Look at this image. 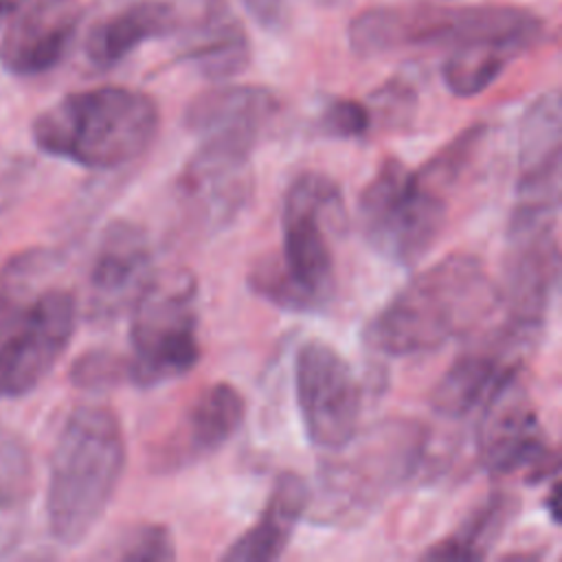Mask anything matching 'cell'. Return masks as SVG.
Returning a JSON list of instances; mask_svg holds the SVG:
<instances>
[{
	"instance_id": "obj_1",
	"label": "cell",
	"mask_w": 562,
	"mask_h": 562,
	"mask_svg": "<svg viewBox=\"0 0 562 562\" xmlns=\"http://www.w3.org/2000/svg\"><path fill=\"white\" fill-rule=\"evenodd\" d=\"M345 228V204L338 184L321 171L299 173L281 209V250L259 257L250 290L285 312H323L336 294L331 233Z\"/></svg>"
},
{
	"instance_id": "obj_2",
	"label": "cell",
	"mask_w": 562,
	"mask_h": 562,
	"mask_svg": "<svg viewBox=\"0 0 562 562\" xmlns=\"http://www.w3.org/2000/svg\"><path fill=\"white\" fill-rule=\"evenodd\" d=\"M498 305L483 261L450 252L415 274L364 327V342L389 358L428 353L468 334Z\"/></svg>"
},
{
	"instance_id": "obj_3",
	"label": "cell",
	"mask_w": 562,
	"mask_h": 562,
	"mask_svg": "<svg viewBox=\"0 0 562 562\" xmlns=\"http://www.w3.org/2000/svg\"><path fill=\"white\" fill-rule=\"evenodd\" d=\"M125 459V435L112 408L81 404L70 411L50 452L46 492L48 529L59 544H79L103 518Z\"/></svg>"
},
{
	"instance_id": "obj_4",
	"label": "cell",
	"mask_w": 562,
	"mask_h": 562,
	"mask_svg": "<svg viewBox=\"0 0 562 562\" xmlns=\"http://www.w3.org/2000/svg\"><path fill=\"white\" fill-rule=\"evenodd\" d=\"M160 125L156 101L134 88L101 86L70 92L31 123L33 143L88 169H114L143 156Z\"/></svg>"
},
{
	"instance_id": "obj_5",
	"label": "cell",
	"mask_w": 562,
	"mask_h": 562,
	"mask_svg": "<svg viewBox=\"0 0 562 562\" xmlns=\"http://www.w3.org/2000/svg\"><path fill=\"white\" fill-rule=\"evenodd\" d=\"M426 446V430L417 422L395 419L358 435L316 474L312 520L329 527L362 522L384 498L417 470Z\"/></svg>"
},
{
	"instance_id": "obj_6",
	"label": "cell",
	"mask_w": 562,
	"mask_h": 562,
	"mask_svg": "<svg viewBox=\"0 0 562 562\" xmlns=\"http://www.w3.org/2000/svg\"><path fill=\"white\" fill-rule=\"evenodd\" d=\"M448 217L446 191L386 158L358 198V222L369 246L384 259L411 266L437 241Z\"/></svg>"
},
{
	"instance_id": "obj_7",
	"label": "cell",
	"mask_w": 562,
	"mask_h": 562,
	"mask_svg": "<svg viewBox=\"0 0 562 562\" xmlns=\"http://www.w3.org/2000/svg\"><path fill=\"white\" fill-rule=\"evenodd\" d=\"M198 325L195 277L156 274L132 307L130 382L147 389L189 373L202 356Z\"/></svg>"
},
{
	"instance_id": "obj_8",
	"label": "cell",
	"mask_w": 562,
	"mask_h": 562,
	"mask_svg": "<svg viewBox=\"0 0 562 562\" xmlns=\"http://www.w3.org/2000/svg\"><path fill=\"white\" fill-rule=\"evenodd\" d=\"M496 290L505 318L536 329L562 303V244L549 215H512Z\"/></svg>"
},
{
	"instance_id": "obj_9",
	"label": "cell",
	"mask_w": 562,
	"mask_h": 562,
	"mask_svg": "<svg viewBox=\"0 0 562 562\" xmlns=\"http://www.w3.org/2000/svg\"><path fill=\"white\" fill-rule=\"evenodd\" d=\"M296 406L307 439L327 452L345 448L356 435L362 391L351 364L329 342H303L294 360Z\"/></svg>"
},
{
	"instance_id": "obj_10",
	"label": "cell",
	"mask_w": 562,
	"mask_h": 562,
	"mask_svg": "<svg viewBox=\"0 0 562 562\" xmlns=\"http://www.w3.org/2000/svg\"><path fill=\"white\" fill-rule=\"evenodd\" d=\"M77 327V299L50 288L22 305L0 334V400L22 397L55 369Z\"/></svg>"
},
{
	"instance_id": "obj_11",
	"label": "cell",
	"mask_w": 562,
	"mask_h": 562,
	"mask_svg": "<svg viewBox=\"0 0 562 562\" xmlns=\"http://www.w3.org/2000/svg\"><path fill=\"white\" fill-rule=\"evenodd\" d=\"M542 329L503 318L490 334L472 340L437 380L430 404L443 417H463L518 378Z\"/></svg>"
},
{
	"instance_id": "obj_12",
	"label": "cell",
	"mask_w": 562,
	"mask_h": 562,
	"mask_svg": "<svg viewBox=\"0 0 562 562\" xmlns=\"http://www.w3.org/2000/svg\"><path fill=\"white\" fill-rule=\"evenodd\" d=\"M252 149L244 140L200 138L176 178V193L198 224L222 228L246 209L255 189Z\"/></svg>"
},
{
	"instance_id": "obj_13",
	"label": "cell",
	"mask_w": 562,
	"mask_h": 562,
	"mask_svg": "<svg viewBox=\"0 0 562 562\" xmlns=\"http://www.w3.org/2000/svg\"><path fill=\"white\" fill-rule=\"evenodd\" d=\"M542 31V20L520 7L481 4L459 9H406V46L494 44L518 55Z\"/></svg>"
},
{
	"instance_id": "obj_14",
	"label": "cell",
	"mask_w": 562,
	"mask_h": 562,
	"mask_svg": "<svg viewBox=\"0 0 562 562\" xmlns=\"http://www.w3.org/2000/svg\"><path fill=\"white\" fill-rule=\"evenodd\" d=\"M562 209V88L533 99L518 125L516 209L551 215Z\"/></svg>"
},
{
	"instance_id": "obj_15",
	"label": "cell",
	"mask_w": 562,
	"mask_h": 562,
	"mask_svg": "<svg viewBox=\"0 0 562 562\" xmlns=\"http://www.w3.org/2000/svg\"><path fill=\"white\" fill-rule=\"evenodd\" d=\"M246 400L237 386L213 382L184 408L178 424L151 450V468L162 474L187 470L215 454L239 430Z\"/></svg>"
},
{
	"instance_id": "obj_16",
	"label": "cell",
	"mask_w": 562,
	"mask_h": 562,
	"mask_svg": "<svg viewBox=\"0 0 562 562\" xmlns=\"http://www.w3.org/2000/svg\"><path fill=\"white\" fill-rule=\"evenodd\" d=\"M81 18L79 0H31L11 18L2 35V68L15 77L53 70L72 46Z\"/></svg>"
},
{
	"instance_id": "obj_17",
	"label": "cell",
	"mask_w": 562,
	"mask_h": 562,
	"mask_svg": "<svg viewBox=\"0 0 562 562\" xmlns=\"http://www.w3.org/2000/svg\"><path fill=\"white\" fill-rule=\"evenodd\" d=\"M151 263V248L143 228L132 222L110 224L90 270V316L101 321L132 312L156 277Z\"/></svg>"
},
{
	"instance_id": "obj_18",
	"label": "cell",
	"mask_w": 562,
	"mask_h": 562,
	"mask_svg": "<svg viewBox=\"0 0 562 562\" xmlns=\"http://www.w3.org/2000/svg\"><path fill=\"white\" fill-rule=\"evenodd\" d=\"M544 430L518 378L487 402L476 430V454L490 474H509L544 454Z\"/></svg>"
},
{
	"instance_id": "obj_19",
	"label": "cell",
	"mask_w": 562,
	"mask_h": 562,
	"mask_svg": "<svg viewBox=\"0 0 562 562\" xmlns=\"http://www.w3.org/2000/svg\"><path fill=\"white\" fill-rule=\"evenodd\" d=\"M277 110V94L263 86H220L195 94L184 108L182 123L200 138L257 145Z\"/></svg>"
},
{
	"instance_id": "obj_20",
	"label": "cell",
	"mask_w": 562,
	"mask_h": 562,
	"mask_svg": "<svg viewBox=\"0 0 562 562\" xmlns=\"http://www.w3.org/2000/svg\"><path fill=\"white\" fill-rule=\"evenodd\" d=\"M312 492L296 472H281L257 520L222 553L228 562H270L283 555L299 520L310 509Z\"/></svg>"
},
{
	"instance_id": "obj_21",
	"label": "cell",
	"mask_w": 562,
	"mask_h": 562,
	"mask_svg": "<svg viewBox=\"0 0 562 562\" xmlns=\"http://www.w3.org/2000/svg\"><path fill=\"white\" fill-rule=\"evenodd\" d=\"M180 57L211 81L231 79L248 68L250 42L226 0H204L198 20L184 35Z\"/></svg>"
},
{
	"instance_id": "obj_22",
	"label": "cell",
	"mask_w": 562,
	"mask_h": 562,
	"mask_svg": "<svg viewBox=\"0 0 562 562\" xmlns=\"http://www.w3.org/2000/svg\"><path fill=\"white\" fill-rule=\"evenodd\" d=\"M178 13L165 0H138L99 20L83 40V53L94 68H112L143 42L171 35Z\"/></svg>"
},
{
	"instance_id": "obj_23",
	"label": "cell",
	"mask_w": 562,
	"mask_h": 562,
	"mask_svg": "<svg viewBox=\"0 0 562 562\" xmlns=\"http://www.w3.org/2000/svg\"><path fill=\"white\" fill-rule=\"evenodd\" d=\"M31 494V452L18 435L0 430V558L9 555L24 536L26 505Z\"/></svg>"
},
{
	"instance_id": "obj_24",
	"label": "cell",
	"mask_w": 562,
	"mask_h": 562,
	"mask_svg": "<svg viewBox=\"0 0 562 562\" xmlns=\"http://www.w3.org/2000/svg\"><path fill=\"white\" fill-rule=\"evenodd\" d=\"M518 503L509 494L487 496L452 533L435 542L422 558L441 562H472L485 558L516 514Z\"/></svg>"
},
{
	"instance_id": "obj_25",
	"label": "cell",
	"mask_w": 562,
	"mask_h": 562,
	"mask_svg": "<svg viewBox=\"0 0 562 562\" xmlns=\"http://www.w3.org/2000/svg\"><path fill=\"white\" fill-rule=\"evenodd\" d=\"M512 57L514 53L494 44H463L446 57L441 77L454 97H476L498 79Z\"/></svg>"
},
{
	"instance_id": "obj_26",
	"label": "cell",
	"mask_w": 562,
	"mask_h": 562,
	"mask_svg": "<svg viewBox=\"0 0 562 562\" xmlns=\"http://www.w3.org/2000/svg\"><path fill=\"white\" fill-rule=\"evenodd\" d=\"M347 37L351 50L358 57H375L395 48H404V9H367L349 22Z\"/></svg>"
},
{
	"instance_id": "obj_27",
	"label": "cell",
	"mask_w": 562,
	"mask_h": 562,
	"mask_svg": "<svg viewBox=\"0 0 562 562\" xmlns=\"http://www.w3.org/2000/svg\"><path fill=\"white\" fill-rule=\"evenodd\" d=\"M68 378L77 389H112L125 380L130 382V358L110 349H90L72 362Z\"/></svg>"
},
{
	"instance_id": "obj_28",
	"label": "cell",
	"mask_w": 562,
	"mask_h": 562,
	"mask_svg": "<svg viewBox=\"0 0 562 562\" xmlns=\"http://www.w3.org/2000/svg\"><path fill=\"white\" fill-rule=\"evenodd\" d=\"M112 555L123 562H169L176 558L173 533L160 522L138 525L116 542Z\"/></svg>"
},
{
	"instance_id": "obj_29",
	"label": "cell",
	"mask_w": 562,
	"mask_h": 562,
	"mask_svg": "<svg viewBox=\"0 0 562 562\" xmlns=\"http://www.w3.org/2000/svg\"><path fill=\"white\" fill-rule=\"evenodd\" d=\"M371 127V110L353 99H334L321 114V130L334 138H360Z\"/></svg>"
},
{
	"instance_id": "obj_30",
	"label": "cell",
	"mask_w": 562,
	"mask_h": 562,
	"mask_svg": "<svg viewBox=\"0 0 562 562\" xmlns=\"http://www.w3.org/2000/svg\"><path fill=\"white\" fill-rule=\"evenodd\" d=\"M371 101L375 105V112L382 116V121H389V123H404L415 110V92L406 81H400V79H393L382 88H378L371 94Z\"/></svg>"
},
{
	"instance_id": "obj_31",
	"label": "cell",
	"mask_w": 562,
	"mask_h": 562,
	"mask_svg": "<svg viewBox=\"0 0 562 562\" xmlns=\"http://www.w3.org/2000/svg\"><path fill=\"white\" fill-rule=\"evenodd\" d=\"M20 307H22V303L15 299L13 281H9V274H0V334L13 321V316L20 312Z\"/></svg>"
},
{
	"instance_id": "obj_32",
	"label": "cell",
	"mask_w": 562,
	"mask_h": 562,
	"mask_svg": "<svg viewBox=\"0 0 562 562\" xmlns=\"http://www.w3.org/2000/svg\"><path fill=\"white\" fill-rule=\"evenodd\" d=\"M562 470V443L555 450H544V454L531 465V481H540Z\"/></svg>"
},
{
	"instance_id": "obj_33",
	"label": "cell",
	"mask_w": 562,
	"mask_h": 562,
	"mask_svg": "<svg viewBox=\"0 0 562 562\" xmlns=\"http://www.w3.org/2000/svg\"><path fill=\"white\" fill-rule=\"evenodd\" d=\"M544 505H547L549 516H551L558 525H562V479H558V481L551 485Z\"/></svg>"
},
{
	"instance_id": "obj_34",
	"label": "cell",
	"mask_w": 562,
	"mask_h": 562,
	"mask_svg": "<svg viewBox=\"0 0 562 562\" xmlns=\"http://www.w3.org/2000/svg\"><path fill=\"white\" fill-rule=\"evenodd\" d=\"M31 0H0V24L7 18H13L24 4H29Z\"/></svg>"
},
{
	"instance_id": "obj_35",
	"label": "cell",
	"mask_w": 562,
	"mask_h": 562,
	"mask_svg": "<svg viewBox=\"0 0 562 562\" xmlns=\"http://www.w3.org/2000/svg\"><path fill=\"white\" fill-rule=\"evenodd\" d=\"M312 2L323 4V7H334V4H338V2H342V0H312Z\"/></svg>"
}]
</instances>
